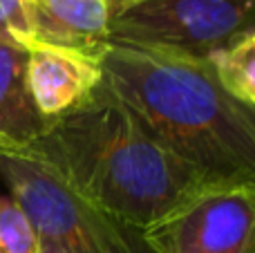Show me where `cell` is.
<instances>
[{
    "mask_svg": "<svg viewBox=\"0 0 255 253\" xmlns=\"http://www.w3.org/2000/svg\"><path fill=\"white\" fill-rule=\"evenodd\" d=\"M103 88L211 186H255V110L220 85L211 61L108 43Z\"/></svg>",
    "mask_w": 255,
    "mask_h": 253,
    "instance_id": "6da1fadb",
    "label": "cell"
},
{
    "mask_svg": "<svg viewBox=\"0 0 255 253\" xmlns=\"http://www.w3.org/2000/svg\"><path fill=\"white\" fill-rule=\"evenodd\" d=\"M27 148L81 200L141 231L211 186L166 150L103 83Z\"/></svg>",
    "mask_w": 255,
    "mask_h": 253,
    "instance_id": "7a4b0ae2",
    "label": "cell"
},
{
    "mask_svg": "<svg viewBox=\"0 0 255 253\" xmlns=\"http://www.w3.org/2000/svg\"><path fill=\"white\" fill-rule=\"evenodd\" d=\"M0 177L36 229L63 253H157L134 229L81 200L29 148L0 150Z\"/></svg>",
    "mask_w": 255,
    "mask_h": 253,
    "instance_id": "3957f363",
    "label": "cell"
},
{
    "mask_svg": "<svg viewBox=\"0 0 255 253\" xmlns=\"http://www.w3.org/2000/svg\"><path fill=\"white\" fill-rule=\"evenodd\" d=\"M255 31V0H141L112 11L110 43L211 61Z\"/></svg>",
    "mask_w": 255,
    "mask_h": 253,
    "instance_id": "277c9868",
    "label": "cell"
},
{
    "mask_svg": "<svg viewBox=\"0 0 255 253\" xmlns=\"http://www.w3.org/2000/svg\"><path fill=\"white\" fill-rule=\"evenodd\" d=\"M255 233V186H206L145 229L157 253H247Z\"/></svg>",
    "mask_w": 255,
    "mask_h": 253,
    "instance_id": "5b68a950",
    "label": "cell"
},
{
    "mask_svg": "<svg viewBox=\"0 0 255 253\" xmlns=\"http://www.w3.org/2000/svg\"><path fill=\"white\" fill-rule=\"evenodd\" d=\"M103 83L101 58L72 49L34 45L27 49V85L47 121L81 108Z\"/></svg>",
    "mask_w": 255,
    "mask_h": 253,
    "instance_id": "8992f818",
    "label": "cell"
},
{
    "mask_svg": "<svg viewBox=\"0 0 255 253\" xmlns=\"http://www.w3.org/2000/svg\"><path fill=\"white\" fill-rule=\"evenodd\" d=\"M110 18L112 0H31L34 45L101 58L110 43Z\"/></svg>",
    "mask_w": 255,
    "mask_h": 253,
    "instance_id": "52a82bcc",
    "label": "cell"
},
{
    "mask_svg": "<svg viewBox=\"0 0 255 253\" xmlns=\"http://www.w3.org/2000/svg\"><path fill=\"white\" fill-rule=\"evenodd\" d=\"M49 124L27 85V49L0 40V150L31 146Z\"/></svg>",
    "mask_w": 255,
    "mask_h": 253,
    "instance_id": "ba28073f",
    "label": "cell"
},
{
    "mask_svg": "<svg viewBox=\"0 0 255 253\" xmlns=\"http://www.w3.org/2000/svg\"><path fill=\"white\" fill-rule=\"evenodd\" d=\"M211 65L222 88L235 101L255 110V31L215 54Z\"/></svg>",
    "mask_w": 255,
    "mask_h": 253,
    "instance_id": "9c48e42d",
    "label": "cell"
},
{
    "mask_svg": "<svg viewBox=\"0 0 255 253\" xmlns=\"http://www.w3.org/2000/svg\"><path fill=\"white\" fill-rule=\"evenodd\" d=\"M40 240L25 211L9 193H0V253H38Z\"/></svg>",
    "mask_w": 255,
    "mask_h": 253,
    "instance_id": "30bf717a",
    "label": "cell"
},
{
    "mask_svg": "<svg viewBox=\"0 0 255 253\" xmlns=\"http://www.w3.org/2000/svg\"><path fill=\"white\" fill-rule=\"evenodd\" d=\"M0 40L25 49L34 45L31 0H0Z\"/></svg>",
    "mask_w": 255,
    "mask_h": 253,
    "instance_id": "8fae6325",
    "label": "cell"
},
{
    "mask_svg": "<svg viewBox=\"0 0 255 253\" xmlns=\"http://www.w3.org/2000/svg\"><path fill=\"white\" fill-rule=\"evenodd\" d=\"M38 253H63V251L56 249V247H52V245H40Z\"/></svg>",
    "mask_w": 255,
    "mask_h": 253,
    "instance_id": "7c38bea8",
    "label": "cell"
},
{
    "mask_svg": "<svg viewBox=\"0 0 255 253\" xmlns=\"http://www.w3.org/2000/svg\"><path fill=\"white\" fill-rule=\"evenodd\" d=\"M132 2H141V0H115V4H112V11L119 7H126V4H132Z\"/></svg>",
    "mask_w": 255,
    "mask_h": 253,
    "instance_id": "4fadbf2b",
    "label": "cell"
},
{
    "mask_svg": "<svg viewBox=\"0 0 255 253\" xmlns=\"http://www.w3.org/2000/svg\"><path fill=\"white\" fill-rule=\"evenodd\" d=\"M247 253H255V233H253V240H251V245H249Z\"/></svg>",
    "mask_w": 255,
    "mask_h": 253,
    "instance_id": "5bb4252c",
    "label": "cell"
},
{
    "mask_svg": "<svg viewBox=\"0 0 255 253\" xmlns=\"http://www.w3.org/2000/svg\"><path fill=\"white\" fill-rule=\"evenodd\" d=\"M112 4H115V0H112Z\"/></svg>",
    "mask_w": 255,
    "mask_h": 253,
    "instance_id": "9a60e30c",
    "label": "cell"
}]
</instances>
